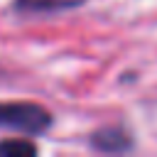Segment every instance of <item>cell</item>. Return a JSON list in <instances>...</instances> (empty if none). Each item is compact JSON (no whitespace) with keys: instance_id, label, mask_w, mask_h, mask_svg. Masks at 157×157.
Returning <instances> with one entry per match:
<instances>
[{"instance_id":"cell-1","label":"cell","mask_w":157,"mask_h":157,"mask_svg":"<svg viewBox=\"0 0 157 157\" xmlns=\"http://www.w3.org/2000/svg\"><path fill=\"white\" fill-rule=\"evenodd\" d=\"M0 125L34 135L52 125V115L37 103H0Z\"/></svg>"},{"instance_id":"cell-2","label":"cell","mask_w":157,"mask_h":157,"mask_svg":"<svg viewBox=\"0 0 157 157\" xmlns=\"http://www.w3.org/2000/svg\"><path fill=\"white\" fill-rule=\"evenodd\" d=\"M93 145L98 150H105V152H118V150L130 147V137L120 128H105V130H98L93 135Z\"/></svg>"},{"instance_id":"cell-3","label":"cell","mask_w":157,"mask_h":157,"mask_svg":"<svg viewBox=\"0 0 157 157\" xmlns=\"http://www.w3.org/2000/svg\"><path fill=\"white\" fill-rule=\"evenodd\" d=\"M78 2H83V0H17V5L25 10H54V7L78 5Z\"/></svg>"},{"instance_id":"cell-4","label":"cell","mask_w":157,"mask_h":157,"mask_svg":"<svg viewBox=\"0 0 157 157\" xmlns=\"http://www.w3.org/2000/svg\"><path fill=\"white\" fill-rule=\"evenodd\" d=\"M37 152V147L32 145V142H27V140H5V142H0V155H34Z\"/></svg>"}]
</instances>
